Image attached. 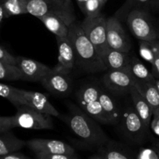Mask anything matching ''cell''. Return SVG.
<instances>
[{"instance_id":"45","label":"cell","mask_w":159,"mask_h":159,"mask_svg":"<svg viewBox=\"0 0 159 159\" xmlns=\"http://www.w3.org/2000/svg\"><path fill=\"white\" fill-rule=\"evenodd\" d=\"M155 148H157L159 149V141L158 143H156V144H155Z\"/></svg>"},{"instance_id":"3","label":"cell","mask_w":159,"mask_h":159,"mask_svg":"<svg viewBox=\"0 0 159 159\" xmlns=\"http://www.w3.org/2000/svg\"><path fill=\"white\" fill-rule=\"evenodd\" d=\"M120 130L124 139L134 145H141L145 142L148 130L134 107L122 111Z\"/></svg>"},{"instance_id":"32","label":"cell","mask_w":159,"mask_h":159,"mask_svg":"<svg viewBox=\"0 0 159 159\" xmlns=\"http://www.w3.org/2000/svg\"><path fill=\"white\" fill-rule=\"evenodd\" d=\"M0 62L8 64V65H16V57H14L12 54L9 52L4 47H0Z\"/></svg>"},{"instance_id":"36","label":"cell","mask_w":159,"mask_h":159,"mask_svg":"<svg viewBox=\"0 0 159 159\" xmlns=\"http://www.w3.org/2000/svg\"><path fill=\"white\" fill-rule=\"evenodd\" d=\"M151 128L153 130L154 133L159 137V116L156 114H153L152 124H151Z\"/></svg>"},{"instance_id":"19","label":"cell","mask_w":159,"mask_h":159,"mask_svg":"<svg viewBox=\"0 0 159 159\" xmlns=\"http://www.w3.org/2000/svg\"><path fill=\"white\" fill-rule=\"evenodd\" d=\"M99 99L104 113L110 120V124H116L120 123L122 116V110L115 102L114 99L101 88Z\"/></svg>"},{"instance_id":"9","label":"cell","mask_w":159,"mask_h":159,"mask_svg":"<svg viewBox=\"0 0 159 159\" xmlns=\"http://www.w3.org/2000/svg\"><path fill=\"white\" fill-rule=\"evenodd\" d=\"M107 42L110 48L129 53L131 47L130 40L124 31L119 18L116 16L107 18Z\"/></svg>"},{"instance_id":"26","label":"cell","mask_w":159,"mask_h":159,"mask_svg":"<svg viewBox=\"0 0 159 159\" xmlns=\"http://www.w3.org/2000/svg\"><path fill=\"white\" fill-rule=\"evenodd\" d=\"M0 79L2 81L23 80V75L17 65L0 62Z\"/></svg>"},{"instance_id":"34","label":"cell","mask_w":159,"mask_h":159,"mask_svg":"<svg viewBox=\"0 0 159 159\" xmlns=\"http://www.w3.org/2000/svg\"><path fill=\"white\" fill-rule=\"evenodd\" d=\"M137 159H159L158 153L154 149H141L138 155H137Z\"/></svg>"},{"instance_id":"6","label":"cell","mask_w":159,"mask_h":159,"mask_svg":"<svg viewBox=\"0 0 159 159\" xmlns=\"http://www.w3.org/2000/svg\"><path fill=\"white\" fill-rule=\"evenodd\" d=\"M125 20L130 32L139 40L152 41L159 39L158 32L146 10L133 9L129 12Z\"/></svg>"},{"instance_id":"27","label":"cell","mask_w":159,"mask_h":159,"mask_svg":"<svg viewBox=\"0 0 159 159\" xmlns=\"http://www.w3.org/2000/svg\"><path fill=\"white\" fill-rule=\"evenodd\" d=\"M51 1L58 9V10L63 14L65 22L68 26L75 22L76 17L71 0H51Z\"/></svg>"},{"instance_id":"44","label":"cell","mask_w":159,"mask_h":159,"mask_svg":"<svg viewBox=\"0 0 159 159\" xmlns=\"http://www.w3.org/2000/svg\"><path fill=\"white\" fill-rule=\"evenodd\" d=\"M155 150L156 151V152H157V153H158V157H159V149H158V148H155Z\"/></svg>"},{"instance_id":"5","label":"cell","mask_w":159,"mask_h":159,"mask_svg":"<svg viewBox=\"0 0 159 159\" xmlns=\"http://www.w3.org/2000/svg\"><path fill=\"white\" fill-rule=\"evenodd\" d=\"M17 112L12 116V128L20 127L28 130H50L53 128L51 115L40 113L27 106L18 107Z\"/></svg>"},{"instance_id":"17","label":"cell","mask_w":159,"mask_h":159,"mask_svg":"<svg viewBox=\"0 0 159 159\" xmlns=\"http://www.w3.org/2000/svg\"><path fill=\"white\" fill-rule=\"evenodd\" d=\"M26 11L27 13L38 19L48 14L54 13L59 16L65 22L64 15L54 6L51 0H26Z\"/></svg>"},{"instance_id":"20","label":"cell","mask_w":159,"mask_h":159,"mask_svg":"<svg viewBox=\"0 0 159 159\" xmlns=\"http://www.w3.org/2000/svg\"><path fill=\"white\" fill-rule=\"evenodd\" d=\"M39 20L44 24L48 30L55 35V37H68L69 26L59 16L51 13L40 17Z\"/></svg>"},{"instance_id":"29","label":"cell","mask_w":159,"mask_h":159,"mask_svg":"<svg viewBox=\"0 0 159 159\" xmlns=\"http://www.w3.org/2000/svg\"><path fill=\"white\" fill-rule=\"evenodd\" d=\"M1 5L7 11L9 16L27 13L26 0H2Z\"/></svg>"},{"instance_id":"22","label":"cell","mask_w":159,"mask_h":159,"mask_svg":"<svg viewBox=\"0 0 159 159\" xmlns=\"http://www.w3.org/2000/svg\"><path fill=\"white\" fill-rule=\"evenodd\" d=\"M134 85L139 91L142 93L143 96L145 97L148 103L152 107L153 112L156 111L159 109V91L155 80L149 81V82H139L134 81Z\"/></svg>"},{"instance_id":"30","label":"cell","mask_w":159,"mask_h":159,"mask_svg":"<svg viewBox=\"0 0 159 159\" xmlns=\"http://www.w3.org/2000/svg\"><path fill=\"white\" fill-rule=\"evenodd\" d=\"M103 5L99 0H89L85 4L83 14L85 16H96L100 14Z\"/></svg>"},{"instance_id":"12","label":"cell","mask_w":159,"mask_h":159,"mask_svg":"<svg viewBox=\"0 0 159 159\" xmlns=\"http://www.w3.org/2000/svg\"><path fill=\"white\" fill-rule=\"evenodd\" d=\"M34 153L66 154L75 155V151L71 146L61 141L51 139H32L27 141V145Z\"/></svg>"},{"instance_id":"41","label":"cell","mask_w":159,"mask_h":159,"mask_svg":"<svg viewBox=\"0 0 159 159\" xmlns=\"http://www.w3.org/2000/svg\"><path fill=\"white\" fill-rule=\"evenodd\" d=\"M155 85H156V87L158 88V89L159 91V79H155Z\"/></svg>"},{"instance_id":"47","label":"cell","mask_w":159,"mask_h":159,"mask_svg":"<svg viewBox=\"0 0 159 159\" xmlns=\"http://www.w3.org/2000/svg\"><path fill=\"white\" fill-rule=\"evenodd\" d=\"M1 1H2V0H1Z\"/></svg>"},{"instance_id":"42","label":"cell","mask_w":159,"mask_h":159,"mask_svg":"<svg viewBox=\"0 0 159 159\" xmlns=\"http://www.w3.org/2000/svg\"><path fill=\"white\" fill-rule=\"evenodd\" d=\"M99 1L100 2L102 3V4L103 5V6H104V5H105V3L107 2V0H99Z\"/></svg>"},{"instance_id":"23","label":"cell","mask_w":159,"mask_h":159,"mask_svg":"<svg viewBox=\"0 0 159 159\" xmlns=\"http://www.w3.org/2000/svg\"><path fill=\"white\" fill-rule=\"evenodd\" d=\"M127 71L131 75L134 81L149 82L155 80L152 72H150L147 67L137 57L131 56Z\"/></svg>"},{"instance_id":"15","label":"cell","mask_w":159,"mask_h":159,"mask_svg":"<svg viewBox=\"0 0 159 159\" xmlns=\"http://www.w3.org/2000/svg\"><path fill=\"white\" fill-rule=\"evenodd\" d=\"M129 94L130 95V97H131L134 108L135 109L136 112L139 115L140 117L141 118L146 127L148 128H150L154 114L152 107L148 103L145 97L143 96L142 93L137 88L134 83L130 89Z\"/></svg>"},{"instance_id":"46","label":"cell","mask_w":159,"mask_h":159,"mask_svg":"<svg viewBox=\"0 0 159 159\" xmlns=\"http://www.w3.org/2000/svg\"><path fill=\"white\" fill-rule=\"evenodd\" d=\"M157 42H158V49H159V39L158 40H157Z\"/></svg>"},{"instance_id":"33","label":"cell","mask_w":159,"mask_h":159,"mask_svg":"<svg viewBox=\"0 0 159 159\" xmlns=\"http://www.w3.org/2000/svg\"><path fill=\"white\" fill-rule=\"evenodd\" d=\"M12 128V116L0 117V134L10 131Z\"/></svg>"},{"instance_id":"38","label":"cell","mask_w":159,"mask_h":159,"mask_svg":"<svg viewBox=\"0 0 159 159\" xmlns=\"http://www.w3.org/2000/svg\"><path fill=\"white\" fill-rule=\"evenodd\" d=\"M9 15L7 12V11L5 9V8L2 6H0V22L2 23L3 20H6V19L9 18Z\"/></svg>"},{"instance_id":"2","label":"cell","mask_w":159,"mask_h":159,"mask_svg":"<svg viewBox=\"0 0 159 159\" xmlns=\"http://www.w3.org/2000/svg\"><path fill=\"white\" fill-rule=\"evenodd\" d=\"M69 113L65 120L71 131L87 145L99 147L110 141L100 126L92 116L77 106L69 103Z\"/></svg>"},{"instance_id":"21","label":"cell","mask_w":159,"mask_h":159,"mask_svg":"<svg viewBox=\"0 0 159 159\" xmlns=\"http://www.w3.org/2000/svg\"><path fill=\"white\" fill-rule=\"evenodd\" d=\"M27 145V141L19 139L10 131L0 134V156L16 152Z\"/></svg>"},{"instance_id":"7","label":"cell","mask_w":159,"mask_h":159,"mask_svg":"<svg viewBox=\"0 0 159 159\" xmlns=\"http://www.w3.org/2000/svg\"><path fill=\"white\" fill-rule=\"evenodd\" d=\"M107 18L100 13L96 16H85L80 23L84 32L101 57L110 48L107 42Z\"/></svg>"},{"instance_id":"14","label":"cell","mask_w":159,"mask_h":159,"mask_svg":"<svg viewBox=\"0 0 159 159\" xmlns=\"http://www.w3.org/2000/svg\"><path fill=\"white\" fill-rule=\"evenodd\" d=\"M20 92L23 98L24 106H27L37 111L52 116H59L58 111L51 103L44 94L39 92L24 89H20Z\"/></svg>"},{"instance_id":"37","label":"cell","mask_w":159,"mask_h":159,"mask_svg":"<svg viewBox=\"0 0 159 159\" xmlns=\"http://www.w3.org/2000/svg\"><path fill=\"white\" fill-rule=\"evenodd\" d=\"M0 159H30L28 158L26 155H23L21 153H17V152H13V153L8 154L6 155L0 156Z\"/></svg>"},{"instance_id":"16","label":"cell","mask_w":159,"mask_h":159,"mask_svg":"<svg viewBox=\"0 0 159 159\" xmlns=\"http://www.w3.org/2000/svg\"><path fill=\"white\" fill-rule=\"evenodd\" d=\"M98 154L106 159H137L128 147L110 140L99 148Z\"/></svg>"},{"instance_id":"24","label":"cell","mask_w":159,"mask_h":159,"mask_svg":"<svg viewBox=\"0 0 159 159\" xmlns=\"http://www.w3.org/2000/svg\"><path fill=\"white\" fill-rule=\"evenodd\" d=\"M158 2V0H127L115 16L118 17L119 20L124 16H125L126 19L129 12L133 9H140L145 10L146 8L155 6Z\"/></svg>"},{"instance_id":"4","label":"cell","mask_w":159,"mask_h":159,"mask_svg":"<svg viewBox=\"0 0 159 159\" xmlns=\"http://www.w3.org/2000/svg\"><path fill=\"white\" fill-rule=\"evenodd\" d=\"M100 88L94 84L82 86L76 93L77 102L81 108L95 120L102 124H110L99 102Z\"/></svg>"},{"instance_id":"39","label":"cell","mask_w":159,"mask_h":159,"mask_svg":"<svg viewBox=\"0 0 159 159\" xmlns=\"http://www.w3.org/2000/svg\"><path fill=\"white\" fill-rule=\"evenodd\" d=\"M89 0H76V2H77L78 6H79V9H81V11L83 13L84 10H85V4L87 3Z\"/></svg>"},{"instance_id":"25","label":"cell","mask_w":159,"mask_h":159,"mask_svg":"<svg viewBox=\"0 0 159 159\" xmlns=\"http://www.w3.org/2000/svg\"><path fill=\"white\" fill-rule=\"evenodd\" d=\"M0 96L9 101L16 108L24 106L23 98L22 96L20 89L1 83L0 84Z\"/></svg>"},{"instance_id":"40","label":"cell","mask_w":159,"mask_h":159,"mask_svg":"<svg viewBox=\"0 0 159 159\" xmlns=\"http://www.w3.org/2000/svg\"><path fill=\"white\" fill-rule=\"evenodd\" d=\"M89 159H106V158H104L103 157L101 156L100 155H99V154H98V155H92V156L89 157Z\"/></svg>"},{"instance_id":"28","label":"cell","mask_w":159,"mask_h":159,"mask_svg":"<svg viewBox=\"0 0 159 159\" xmlns=\"http://www.w3.org/2000/svg\"><path fill=\"white\" fill-rule=\"evenodd\" d=\"M139 48L140 54L143 59L150 62L151 64L153 63L155 55L159 51L157 40L152 41L140 40Z\"/></svg>"},{"instance_id":"18","label":"cell","mask_w":159,"mask_h":159,"mask_svg":"<svg viewBox=\"0 0 159 159\" xmlns=\"http://www.w3.org/2000/svg\"><path fill=\"white\" fill-rule=\"evenodd\" d=\"M107 70H127L130 64L131 56L127 52L116 51L109 48L102 57Z\"/></svg>"},{"instance_id":"43","label":"cell","mask_w":159,"mask_h":159,"mask_svg":"<svg viewBox=\"0 0 159 159\" xmlns=\"http://www.w3.org/2000/svg\"><path fill=\"white\" fill-rule=\"evenodd\" d=\"M154 114H156V115H158V116H159V109L158 110H157L156 111L154 112Z\"/></svg>"},{"instance_id":"31","label":"cell","mask_w":159,"mask_h":159,"mask_svg":"<svg viewBox=\"0 0 159 159\" xmlns=\"http://www.w3.org/2000/svg\"><path fill=\"white\" fill-rule=\"evenodd\" d=\"M36 158L37 159H79L76 155L49 153H36Z\"/></svg>"},{"instance_id":"13","label":"cell","mask_w":159,"mask_h":159,"mask_svg":"<svg viewBox=\"0 0 159 159\" xmlns=\"http://www.w3.org/2000/svg\"><path fill=\"white\" fill-rule=\"evenodd\" d=\"M58 48V61L54 69L70 73L75 62V54L69 37H56Z\"/></svg>"},{"instance_id":"35","label":"cell","mask_w":159,"mask_h":159,"mask_svg":"<svg viewBox=\"0 0 159 159\" xmlns=\"http://www.w3.org/2000/svg\"><path fill=\"white\" fill-rule=\"evenodd\" d=\"M152 65V74L155 79H159V51L156 54Z\"/></svg>"},{"instance_id":"10","label":"cell","mask_w":159,"mask_h":159,"mask_svg":"<svg viewBox=\"0 0 159 159\" xmlns=\"http://www.w3.org/2000/svg\"><path fill=\"white\" fill-rule=\"evenodd\" d=\"M40 83L50 93L61 96H68L72 89L69 73L57 71L54 68L42 79Z\"/></svg>"},{"instance_id":"11","label":"cell","mask_w":159,"mask_h":159,"mask_svg":"<svg viewBox=\"0 0 159 159\" xmlns=\"http://www.w3.org/2000/svg\"><path fill=\"white\" fill-rule=\"evenodd\" d=\"M16 60V65L21 70L24 81L40 82L52 70L48 65L34 59L17 56Z\"/></svg>"},{"instance_id":"8","label":"cell","mask_w":159,"mask_h":159,"mask_svg":"<svg viewBox=\"0 0 159 159\" xmlns=\"http://www.w3.org/2000/svg\"><path fill=\"white\" fill-rule=\"evenodd\" d=\"M104 87L116 95L130 93L134 79L127 70H107L102 78Z\"/></svg>"},{"instance_id":"1","label":"cell","mask_w":159,"mask_h":159,"mask_svg":"<svg viewBox=\"0 0 159 159\" xmlns=\"http://www.w3.org/2000/svg\"><path fill=\"white\" fill-rule=\"evenodd\" d=\"M68 37L75 54V62L87 73L107 71V68L93 43L84 32L80 23L74 22L69 26Z\"/></svg>"}]
</instances>
